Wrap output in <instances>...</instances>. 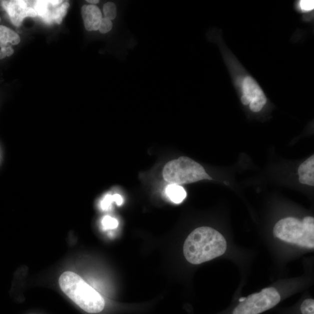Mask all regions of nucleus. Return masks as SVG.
Instances as JSON below:
<instances>
[{"mask_svg":"<svg viewBox=\"0 0 314 314\" xmlns=\"http://www.w3.org/2000/svg\"><path fill=\"white\" fill-rule=\"evenodd\" d=\"M227 243L221 233L210 227H198L191 233L183 245L184 255L192 264L207 262L225 253Z\"/></svg>","mask_w":314,"mask_h":314,"instance_id":"1","label":"nucleus"},{"mask_svg":"<svg viewBox=\"0 0 314 314\" xmlns=\"http://www.w3.org/2000/svg\"><path fill=\"white\" fill-rule=\"evenodd\" d=\"M59 284L64 293L85 311L96 313L104 309L103 297L78 274L63 273L60 277Z\"/></svg>","mask_w":314,"mask_h":314,"instance_id":"2","label":"nucleus"},{"mask_svg":"<svg viewBox=\"0 0 314 314\" xmlns=\"http://www.w3.org/2000/svg\"><path fill=\"white\" fill-rule=\"evenodd\" d=\"M273 234L285 242L313 249L314 218L312 216H306L302 221L293 217L283 218L274 226Z\"/></svg>","mask_w":314,"mask_h":314,"instance_id":"3","label":"nucleus"},{"mask_svg":"<svg viewBox=\"0 0 314 314\" xmlns=\"http://www.w3.org/2000/svg\"><path fill=\"white\" fill-rule=\"evenodd\" d=\"M162 175L165 181L180 186L203 180H212L203 166L187 157H180L168 162Z\"/></svg>","mask_w":314,"mask_h":314,"instance_id":"4","label":"nucleus"},{"mask_svg":"<svg viewBox=\"0 0 314 314\" xmlns=\"http://www.w3.org/2000/svg\"><path fill=\"white\" fill-rule=\"evenodd\" d=\"M280 301L276 288H263L259 293L245 297L233 310V314H259L274 307Z\"/></svg>","mask_w":314,"mask_h":314,"instance_id":"5","label":"nucleus"},{"mask_svg":"<svg viewBox=\"0 0 314 314\" xmlns=\"http://www.w3.org/2000/svg\"><path fill=\"white\" fill-rule=\"evenodd\" d=\"M34 9L37 16L48 24H60L66 16L70 4L63 1H36Z\"/></svg>","mask_w":314,"mask_h":314,"instance_id":"6","label":"nucleus"},{"mask_svg":"<svg viewBox=\"0 0 314 314\" xmlns=\"http://www.w3.org/2000/svg\"><path fill=\"white\" fill-rule=\"evenodd\" d=\"M29 2L1 1L0 4L10 18L12 23L17 27L21 26L25 18L37 17L34 7L29 6Z\"/></svg>","mask_w":314,"mask_h":314,"instance_id":"7","label":"nucleus"},{"mask_svg":"<svg viewBox=\"0 0 314 314\" xmlns=\"http://www.w3.org/2000/svg\"><path fill=\"white\" fill-rule=\"evenodd\" d=\"M243 95L250 100V108L252 111H260L266 103L264 93L253 79L250 77L244 79L243 85Z\"/></svg>","mask_w":314,"mask_h":314,"instance_id":"8","label":"nucleus"},{"mask_svg":"<svg viewBox=\"0 0 314 314\" xmlns=\"http://www.w3.org/2000/svg\"><path fill=\"white\" fill-rule=\"evenodd\" d=\"M82 16L86 30L97 31L99 30L103 17L98 7L84 5L82 7Z\"/></svg>","mask_w":314,"mask_h":314,"instance_id":"9","label":"nucleus"},{"mask_svg":"<svg viewBox=\"0 0 314 314\" xmlns=\"http://www.w3.org/2000/svg\"><path fill=\"white\" fill-rule=\"evenodd\" d=\"M299 182L304 185L314 186V156L310 157L298 169Z\"/></svg>","mask_w":314,"mask_h":314,"instance_id":"10","label":"nucleus"},{"mask_svg":"<svg viewBox=\"0 0 314 314\" xmlns=\"http://www.w3.org/2000/svg\"><path fill=\"white\" fill-rule=\"evenodd\" d=\"M21 42L20 36L10 28L0 25V48L4 49L17 45Z\"/></svg>","mask_w":314,"mask_h":314,"instance_id":"11","label":"nucleus"},{"mask_svg":"<svg viewBox=\"0 0 314 314\" xmlns=\"http://www.w3.org/2000/svg\"><path fill=\"white\" fill-rule=\"evenodd\" d=\"M166 194L173 203L180 204L185 199L187 193L182 186L169 184L166 188Z\"/></svg>","mask_w":314,"mask_h":314,"instance_id":"12","label":"nucleus"},{"mask_svg":"<svg viewBox=\"0 0 314 314\" xmlns=\"http://www.w3.org/2000/svg\"><path fill=\"white\" fill-rule=\"evenodd\" d=\"M123 202H124V199H123L120 194H115L113 195L108 194L101 201V208L104 211H108L111 208V205L113 203H116L120 206V205L122 204Z\"/></svg>","mask_w":314,"mask_h":314,"instance_id":"13","label":"nucleus"},{"mask_svg":"<svg viewBox=\"0 0 314 314\" xmlns=\"http://www.w3.org/2000/svg\"><path fill=\"white\" fill-rule=\"evenodd\" d=\"M103 12L106 18L113 20L117 15V6L114 3L108 2L104 5Z\"/></svg>","mask_w":314,"mask_h":314,"instance_id":"14","label":"nucleus"},{"mask_svg":"<svg viewBox=\"0 0 314 314\" xmlns=\"http://www.w3.org/2000/svg\"><path fill=\"white\" fill-rule=\"evenodd\" d=\"M102 224L104 230L114 229L117 228L119 222L117 219L107 215L103 218Z\"/></svg>","mask_w":314,"mask_h":314,"instance_id":"15","label":"nucleus"},{"mask_svg":"<svg viewBox=\"0 0 314 314\" xmlns=\"http://www.w3.org/2000/svg\"><path fill=\"white\" fill-rule=\"evenodd\" d=\"M302 314H314V300L313 299H306L301 306Z\"/></svg>","mask_w":314,"mask_h":314,"instance_id":"16","label":"nucleus"},{"mask_svg":"<svg viewBox=\"0 0 314 314\" xmlns=\"http://www.w3.org/2000/svg\"><path fill=\"white\" fill-rule=\"evenodd\" d=\"M112 28H113V23H112V21L106 17L103 18L99 30L100 33L103 34H107L108 32L111 31Z\"/></svg>","mask_w":314,"mask_h":314,"instance_id":"17","label":"nucleus"},{"mask_svg":"<svg viewBox=\"0 0 314 314\" xmlns=\"http://www.w3.org/2000/svg\"><path fill=\"white\" fill-rule=\"evenodd\" d=\"M301 9L304 12H309L314 8V2L313 0H302L299 3Z\"/></svg>","mask_w":314,"mask_h":314,"instance_id":"18","label":"nucleus"},{"mask_svg":"<svg viewBox=\"0 0 314 314\" xmlns=\"http://www.w3.org/2000/svg\"><path fill=\"white\" fill-rule=\"evenodd\" d=\"M14 53V50L12 46L2 49L1 50H0V59H5L6 57L12 56Z\"/></svg>","mask_w":314,"mask_h":314,"instance_id":"19","label":"nucleus"},{"mask_svg":"<svg viewBox=\"0 0 314 314\" xmlns=\"http://www.w3.org/2000/svg\"><path fill=\"white\" fill-rule=\"evenodd\" d=\"M241 102H242L244 105H245V106L250 104V100H249L247 97L244 95L241 97Z\"/></svg>","mask_w":314,"mask_h":314,"instance_id":"20","label":"nucleus"},{"mask_svg":"<svg viewBox=\"0 0 314 314\" xmlns=\"http://www.w3.org/2000/svg\"><path fill=\"white\" fill-rule=\"evenodd\" d=\"M88 3L91 4V5H94L95 6V5H97V4H98L100 1H99V0H87Z\"/></svg>","mask_w":314,"mask_h":314,"instance_id":"21","label":"nucleus"},{"mask_svg":"<svg viewBox=\"0 0 314 314\" xmlns=\"http://www.w3.org/2000/svg\"><path fill=\"white\" fill-rule=\"evenodd\" d=\"M245 297L241 298L239 299V302L243 301L245 299Z\"/></svg>","mask_w":314,"mask_h":314,"instance_id":"22","label":"nucleus"},{"mask_svg":"<svg viewBox=\"0 0 314 314\" xmlns=\"http://www.w3.org/2000/svg\"><path fill=\"white\" fill-rule=\"evenodd\" d=\"M1 21H2V18H0V23H1Z\"/></svg>","mask_w":314,"mask_h":314,"instance_id":"23","label":"nucleus"}]
</instances>
